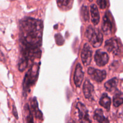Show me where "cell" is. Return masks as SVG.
<instances>
[{
	"label": "cell",
	"mask_w": 123,
	"mask_h": 123,
	"mask_svg": "<svg viewBox=\"0 0 123 123\" xmlns=\"http://www.w3.org/2000/svg\"><path fill=\"white\" fill-rule=\"evenodd\" d=\"M68 123H75L74 122V121H73V120H70V121H69V122H68Z\"/></svg>",
	"instance_id": "24"
},
{
	"label": "cell",
	"mask_w": 123,
	"mask_h": 123,
	"mask_svg": "<svg viewBox=\"0 0 123 123\" xmlns=\"http://www.w3.org/2000/svg\"><path fill=\"white\" fill-rule=\"evenodd\" d=\"M39 66L35 64L31 67L28 72L26 73L23 82V91L25 96L30 92V88L34 84L38 76Z\"/></svg>",
	"instance_id": "2"
},
{
	"label": "cell",
	"mask_w": 123,
	"mask_h": 123,
	"mask_svg": "<svg viewBox=\"0 0 123 123\" xmlns=\"http://www.w3.org/2000/svg\"><path fill=\"white\" fill-rule=\"evenodd\" d=\"M28 64V60L25 58L22 57L19 62V67L18 68H19V70L20 72H23L24 70H25L27 67Z\"/></svg>",
	"instance_id": "20"
},
{
	"label": "cell",
	"mask_w": 123,
	"mask_h": 123,
	"mask_svg": "<svg viewBox=\"0 0 123 123\" xmlns=\"http://www.w3.org/2000/svg\"><path fill=\"white\" fill-rule=\"evenodd\" d=\"M94 118L99 123H109V121L106 117L104 116L102 109H98L95 111Z\"/></svg>",
	"instance_id": "14"
},
{
	"label": "cell",
	"mask_w": 123,
	"mask_h": 123,
	"mask_svg": "<svg viewBox=\"0 0 123 123\" xmlns=\"http://www.w3.org/2000/svg\"><path fill=\"white\" fill-rule=\"evenodd\" d=\"M81 15L84 21H88L89 20V13L88 7L85 6H83L81 8Z\"/></svg>",
	"instance_id": "21"
},
{
	"label": "cell",
	"mask_w": 123,
	"mask_h": 123,
	"mask_svg": "<svg viewBox=\"0 0 123 123\" xmlns=\"http://www.w3.org/2000/svg\"><path fill=\"white\" fill-rule=\"evenodd\" d=\"M97 3L101 9H105L106 8L108 2L107 0H97Z\"/></svg>",
	"instance_id": "22"
},
{
	"label": "cell",
	"mask_w": 123,
	"mask_h": 123,
	"mask_svg": "<svg viewBox=\"0 0 123 123\" xmlns=\"http://www.w3.org/2000/svg\"><path fill=\"white\" fill-rule=\"evenodd\" d=\"M94 60L97 66L103 67L108 62L109 56L105 52L97 50L94 55Z\"/></svg>",
	"instance_id": "9"
},
{
	"label": "cell",
	"mask_w": 123,
	"mask_h": 123,
	"mask_svg": "<svg viewBox=\"0 0 123 123\" xmlns=\"http://www.w3.org/2000/svg\"><path fill=\"white\" fill-rule=\"evenodd\" d=\"M13 114H14V115L15 116V117L16 118H18V114H17L16 110V108L15 107H14V106H13Z\"/></svg>",
	"instance_id": "23"
},
{
	"label": "cell",
	"mask_w": 123,
	"mask_h": 123,
	"mask_svg": "<svg viewBox=\"0 0 123 123\" xmlns=\"http://www.w3.org/2000/svg\"><path fill=\"white\" fill-rule=\"evenodd\" d=\"M22 48L38 49L42 44L43 24L40 20L26 18L20 22Z\"/></svg>",
	"instance_id": "1"
},
{
	"label": "cell",
	"mask_w": 123,
	"mask_h": 123,
	"mask_svg": "<svg viewBox=\"0 0 123 123\" xmlns=\"http://www.w3.org/2000/svg\"><path fill=\"white\" fill-rule=\"evenodd\" d=\"M92 51L88 43H85L81 52V60L84 66H88L92 60Z\"/></svg>",
	"instance_id": "7"
},
{
	"label": "cell",
	"mask_w": 123,
	"mask_h": 123,
	"mask_svg": "<svg viewBox=\"0 0 123 123\" xmlns=\"http://www.w3.org/2000/svg\"><path fill=\"white\" fill-rule=\"evenodd\" d=\"M78 111V117L80 123H92L88 115V111L83 103L78 102L76 104Z\"/></svg>",
	"instance_id": "5"
},
{
	"label": "cell",
	"mask_w": 123,
	"mask_h": 123,
	"mask_svg": "<svg viewBox=\"0 0 123 123\" xmlns=\"http://www.w3.org/2000/svg\"><path fill=\"white\" fill-rule=\"evenodd\" d=\"M99 103L102 107L105 108L108 111H109L111 108V100L106 94H103L101 97Z\"/></svg>",
	"instance_id": "15"
},
{
	"label": "cell",
	"mask_w": 123,
	"mask_h": 123,
	"mask_svg": "<svg viewBox=\"0 0 123 123\" xmlns=\"http://www.w3.org/2000/svg\"><path fill=\"white\" fill-rule=\"evenodd\" d=\"M73 0H56L58 6L62 10L68 9L73 4Z\"/></svg>",
	"instance_id": "17"
},
{
	"label": "cell",
	"mask_w": 123,
	"mask_h": 123,
	"mask_svg": "<svg viewBox=\"0 0 123 123\" xmlns=\"http://www.w3.org/2000/svg\"><path fill=\"white\" fill-rule=\"evenodd\" d=\"M91 14V21L94 25H97L100 21V14L97 7L95 4L91 5L90 7Z\"/></svg>",
	"instance_id": "12"
},
{
	"label": "cell",
	"mask_w": 123,
	"mask_h": 123,
	"mask_svg": "<svg viewBox=\"0 0 123 123\" xmlns=\"http://www.w3.org/2000/svg\"><path fill=\"white\" fill-rule=\"evenodd\" d=\"M123 103V93L119 92L113 98V104L115 107H118Z\"/></svg>",
	"instance_id": "18"
},
{
	"label": "cell",
	"mask_w": 123,
	"mask_h": 123,
	"mask_svg": "<svg viewBox=\"0 0 123 123\" xmlns=\"http://www.w3.org/2000/svg\"><path fill=\"white\" fill-rule=\"evenodd\" d=\"M88 1H90V2H92V1H93V0H88Z\"/></svg>",
	"instance_id": "25"
},
{
	"label": "cell",
	"mask_w": 123,
	"mask_h": 123,
	"mask_svg": "<svg viewBox=\"0 0 123 123\" xmlns=\"http://www.w3.org/2000/svg\"><path fill=\"white\" fill-rule=\"evenodd\" d=\"M84 76V73L83 72L82 67L80 64H78L76 67L75 71H74V78H73V80H74V83L75 84L76 86L77 87H80L81 85L82 82L83 81Z\"/></svg>",
	"instance_id": "10"
},
{
	"label": "cell",
	"mask_w": 123,
	"mask_h": 123,
	"mask_svg": "<svg viewBox=\"0 0 123 123\" xmlns=\"http://www.w3.org/2000/svg\"><path fill=\"white\" fill-rule=\"evenodd\" d=\"M111 14L109 12H107L105 14L102 22V30L106 35L110 34L113 30V24L111 18Z\"/></svg>",
	"instance_id": "8"
},
{
	"label": "cell",
	"mask_w": 123,
	"mask_h": 123,
	"mask_svg": "<svg viewBox=\"0 0 123 123\" xmlns=\"http://www.w3.org/2000/svg\"><path fill=\"white\" fill-rule=\"evenodd\" d=\"M105 47L108 52L112 53L115 55H120L121 52V46L120 42L116 38H111L105 42Z\"/></svg>",
	"instance_id": "4"
},
{
	"label": "cell",
	"mask_w": 123,
	"mask_h": 123,
	"mask_svg": "<svg viewBox=\"0 0 123 123\" xmlns=\"http://www.w3.org/2000/svg\"><path fill=\"white\" fill-rule=\"evenodd\" d=\"M83 92L85 98L88 99L92 98L94 92V86L88 79L85 80L83 85Z\"/></svg>",
	"instance_id": "11"
},
{
	"label": "cell",
	"mask_w": 123,
	"mask_h": 123,
	"mask_svg": "<svg viewBox=\"0 0 123 123\" xmlns=\"http://www.w3.org/2000/svg\"><path fill=\"white\" fill-rule=\"evenodd\" d=\"M86 37L94 48H98L103 40V34L98 29L89 26L86 30Z\"/></svg>",
	"instance_id": "3"
},
{
	"label": "cell",
	"mask_w": 123,
	"mask_h": 123,
	"mask_svg": "<svg viewBox=\"0 0 123 123\" xmlns=\"http://www.w3.org/2000/svg\"><path fill=\"white\" fill-rule=\"evenodd\" d=\"M88 73L94 80L97 82H102L106 77V71L96 69L92 67H90L88 68Z\"/></svg>",
	"instance_id": "6"
},
{
	"label": "cell",
	"mask_w": 123,
	"mask_h": 123,
	"mask_svg": "<svg viewBox=\"0 0 123 123\" xmlns=\"http://www.w3.org/2000/svg\"><path fill=\"white\" fill-rule=\"evenodd\" d=\"M31 108L32 109L33 115H34L35 117L37 119H39V120H42L43 119V114L38 108V103H37L36 98H32V101H31Z\"/></svg>",
	"instance_id": "13"
},
{
	"label": "cell",
	"mask_w": 123,
	"mask_h": 123,
	"mask_svg": "<svg viewBox=\"0 0 123 123\" xmlns=\"http://www.w3.org/2000/svg\"><path fill=\"white\" fill-rule=\"evenodd\" d=\"M25 117L26 123H34L33 115L31 112L30 108L28 104H26L25 106Z\"/></svg>",
	"instance_id": "19"
},
{
	"label": "cell",
	"mask_w": 123,
	"mask_h": 123,
	"mask_svg": "<svg viewBox=\"0 0 123 123\" xmlns=\"http://www.w3.org/2000/svg\"><path fill=\"white\" fill-rule=\"evenodd\" d=\"M118 84V79L117 78H114L112 79H110L105 84V87L106 90L109 92H112L115 91L117 87Z\"/></svg>",
	"instance_id": "16"
}]
</instances>
